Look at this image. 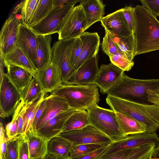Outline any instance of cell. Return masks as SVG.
<instances>
[{
    "label": "cell",
    "instance_id": "ee69618b",
    "mask_svg": "<svg viewBox=\"0 0 159 159\" xmlns=\"http://www.w3.org/2000/svg\"><path fill=\"white\" fill-rule=\"evenodd\" d=\"M109 145L88 154L70 158V159H98L102 155Z\"/></svg>",
    "mask_w": 159,
    "mask_h": 159
},
{
    "label": "cell",
    "instance_id": "ffe728a7",
    "mask_svg": "<svg viewBox=\"0 0 159 159\" xmlns=\"http://www.w3.org/2000/svg\"><path fill=\"white\" fill-rule=\"evenodd\" d=\"M45 97L46 106L37 125L36 131L49 120L70 108L66 100L58 96L51 93Z\"/></svg>",
    "mask_w": 159,
    "mask_h": 159
},
{
    "label": "cell",
    "instance_id": "d590c367",
    "mask_svg": "<svg viewBox=\"0 0 159 159\" xmlns=\"http://www.w3.org/2000/svg\"><path fill=\"white\" fill-rule=\"evenodd\" d=\"M23 104L24 102L20 101L13 114L11 121L7 124L6 126V135L9 139L15 138L17 135L19 115Z\"/></svg>",
    "mask_w": 159,
    "mask_h": 159
},
{
    "label": "cell",
    "instance_id": "9f6ffc18",
    "mask_svg": "<svg viewBox=\"0 0 159 159\" xmlns=\"http://www.w3.org/2000/svg\"><path fill=\"white\" fill-rule=\"evenodd\" d=\"M148 159H159L157 157H153L152 156H150Z\"/></svg>",
    "mask_w": 159,
    "mask_h": 159
},
{
    "label": "cell",
    "instance_id": "603a6c76",
    "mask_svg": "<svg viewBox=\"0 0 159 159\" xmlns=\"http://www.w3.org/2000/svg\"><path fill=\"white\" fill-rule=\"evenodd\" d=\"M80 4L87 20V29L95 22L101 21L104 17L106 5L102 1L81 0Z\"/></svg>",
    "mask_w": 159,
    "mask_h": 159
},
{
    "label": "cell",
    "instance_id": "7c38bea8",
    "mask_svg": "<svg viewBox=\"0 0 159 159\" xmlns=\"http://www.w3.org/2000/svg\"><path fill=\"white\" fill-rule=\"evenodd\" d=\"M21 23L17 14L13 11L5 21L0 33V54L2 57L16 48L19 27Z\"/></svg>",
    "mask_w": 159,
    "mask_h": 159
},
{
    "label": "cell",
    "instance_id": "7bdbcfd3",
    "mask_svg": "<svg viewBox=\"0 0 159 159\" xmlns=\"http://www.w3.org/2000/svg\"><path fill=\"white\" fill-rule=\"evenodd\" d=\"M123 13L129 27L133 34L134 30L133 7L131 6H126L122 8Z\"/></svg>",
    "mask_w": 159,
    "mask_h": 159
},
{
    "label": "cell",
    "instance_id": "ab89813d",
    "mask_svg": "<svg viewBox=\"0 0 159 159\" xmlns=\"http://www.w3.org/2000/svg\"><path fill=\"white\" fill-rule=\"evenodd\" d=\"M20 136L8 139L6 159H18V141Z\"/></svg>",
    "mask_w": 159,
    "mask_h": 159
},
{
    "label": "cell",
    "instance_id": "f5cc1de1",
    "mask_svg": "<svg viewBox=\"0 0 159 159\" xmlns=\"http://www.w3.org/2000/svg\"><path fill=\"white\" fill-rule=\"evenodd\" d=\"M0 140H2L5 138V130L4 128L2 122L0 124Z\"/></svg>",
    "mask_w": 159,
    "mask_h": 159
},
{
    "label": "cell",
    "instance_id": "277c9868",
    "mask_svg": "<svg viewBox=\"0 0 159 159\" xmlns=\"http://www.w3.org/2000/svg\"><path fill=\"white\" fill-rule=\"evenodd\" d=\"M98 88L95 84L68 85L62 84L51 94L66 100L70 108L78 111L88 110L99 103Z\"/></svg>",
    "mask_w": 159,
    "mask_h": 159
},
{
    "label": "cell",
    "instance_id": "44dd1931",
    "mask_svg": "<svg viewBox=\"0 0 159 159\" xmlns=\"http://www.w3.org/2000/svg\"><path fill=\"white\" fill-rule=\"evenodd\" d=\"M51 35H37L35 65L37 71L52 62V55L51 47Z\"/></svg>",
    "mask_w": 159,
    "mask_h": 159
},
{
    "label": "cell",
    "instance_id": "ac0fdd59",
    "mask_svg": "<svg viewBox=\"0 0 159 159\" xmlns=\"http://www.w3.org/2000/svg\"><path fill=\"white\" fill-rule=\"evenodd\" d=\"M105 30L119 37H127L133 34L124 16L122 8L104 16L101 21Z\"/></svg>",
    "mask_w": 159,
    "mask_h": 159
},
{
    "label": "cell",
    "instance_id": "bcb514c9",
    "mask_svg": "<svg viewBox=\"0 0 159 159\" xmlns=\"http://www.w3.org/2000/svg\"><path fill=\"white\" fill-rule=\"evenodd\" d=\"M46 106V101L45 97L42 102L37 111L31 129L34 132H36V127L37 124L42 117Z\"/></svg>",
    "mask_w": 159,
    "mask_h": 159
},
{
    "label": "cell",
    "instance_id": "4dcf8cb0",
    "mask_svg": "<svg viewBox=\"0 0 159 159\" xmlns=\"http://www.w3.org/2000/svg\"><path fill=\"white\" fill-rule=\"evenodd\" d=\"M110 34L118 51L129 61H133L135 57L134 40L133 34L127 37H119Z\"/></svg>",
    "mask_w": 159,
    "mask_h": 159
},
{
    "label": "cell",
    "instance_id": "f907efd6",
    "mask_svg": "<svg viewBox=\"0 0 159 159\" xmlns=\"http://www.w3.org/2000/svg\"><path fill=\"white\" fill-rule=\"evenodd\" d=\"M0 79L1 80L3 75L5 73L4 72V66L3 57L0 54Z\"/></svg>",
    "mask_w": 159,
    "mask_h": 159
},
{
    "label": "cell",
    "instance_id": "f1b7e54d",
    "mask_svg": "<svg viewBox=\"0 0 159 159\" xmlns=\"http://www.w3.org/2000/svg\"><path fill=\"white\" fill-rule=\"evenodd\" d=\"M43 92L36 79L33 77L26 86L20 92V101L25 104H31L36 102Z\"/></svg>",
    "mask_w": 159,
    "mask_h": 159
},
{
    "label": "cell",
    "instance_id": "484cf974",
    "mask_svg": "<svg viewBox=\"0 0 159 159\" xmlns=\"http://www.w3.org/2000/svg\"><path fill=\"white\" fill-rule=\"evenodd\" d=\"M7 74L11 82L20 92L32 79V74L25 69L16 66L6 67Z\"/></svg>",
    "mask_w": 159,
    "mask_h": 159
},
{
    "label": "cell",
    "instance_id": "d6a6232c",
    "mask_svg": "<svg viewBox=\"0 0 159 159\" xmlns=\"http://www.w3.org/2000/svg\"><path fill=\"white\" fill-rule=\"evenodd\" d=\"M45 94L43 92L38 100L35 102L28 105L24 115L22 135L25 134L32 129L36 113L40 104L44 98Z\"/></svg>",
    "mask_w": 159,
    "mask_h": 159
},
{
    "label": "cell",
    "instance_id": "ba28073f",
    "mask_svg": "<svg viewBox=\"0 0 159 159\" xmlns=\"http://www.w3.org/2000/svg\"><path fill=\"white\" fill-rule=\"evenodd\" d=\"M87 21L80 4L74 7L65 18L58 33V40L79 37L87 30Z\"/></svg>",
    "mask_w": 159,
    "mask_h": 159
},
{
    "label": "cell",
    "instance_id": "52a82bcc",
    "mask_svg": "<svg viewBox=\"0 0 159 159\" xmlns=\"http://www.w3.org/2000/svg\"><path fill=\"white\" fill-rule=\"evenodd\" d=\"M154 144H159V137L156 132L142 133L129 135L112 142L98 159H102L107 156L119 151Z\"/></svg>",
    "mask_w": 159,
    "mask_h": 159
},
{
    "label": "cell",
    "instance_id": "4fadbf2b",
    "mask_svg": "<svg viewBox=\"0 0 159 159\" xmlns=\"http://www.w3.org/2000/svg\"><path fill=\"white\" fill-rule=\"evenodd\" d=\"M37 44V34L21 23L19 27L16 46L20 49L36 69Z\"/></svg>",
    "mask_w": 159,
    "mask_h": 159
},
{
    "label": "cell",
    "instance_id": "6f0895ef",
    "mask_svg": "<svg viewBox=\"0 0 159 159\" xmlns=\"http://www.w3.org/2000/svg\"></svg>",
    "mask_w": 159,
    "mask_h": 159
},
{
    "label": "cell",
    "instance_id": "e0dca14e",
    "mask_svg": "<svg viewBox=\"0 0 159 159\" xmlns=\"http://www.w3.org/2000/svg\"><path fill=\"white\" fill-rule=\"evenodd\" d=\"M33 77L45 93H51L62 84L58 68L52 62L37 70Z\"/></svg>",
    "mask_w": 159,
    "mask_h": 159
},
{
    "label": "cell",
    "instance_id": "f6af8a7d",
    "mask_svg": "<svg viewBox=\"0 0 159 159\" xmlns=\"http://www.w3.org/2000/svg\"><path fill=\"white\" fill-rule=\"evenodd\" d=\"M147 93L148 102L159 106V86L148 89Z\"/></svg>",
    "mask_w": 159,
    "mask_h": 159
},
{
    "label": "cell",
    "instance_id": "8992f818",
    "mask_svg": "<svg viewBox=\"0 0 159 159\" xmlns=\"http://www.w3.org/2000/svg\"><path fill=\"white\" fill-rule=\"evenodd\" d=\"M75 5L67 4L54 7L43 20L29 27L37 35L58 34L65 18Z\"/></svg>",
    "mask_w": 159,
    "mask_h": 159
},
{
    "label": "cell",
    "instance_id": "74e56055",
    "mask_svg": "<svg viewBox=\"0 0 159 159\" xmlns=\"http://www.w3.org/2000/svg\"><path fill=\"white\" fill-rule=\"evenodd\" d=\"M105 32L101 47L102 51L109 57L116 53L118 49L111 34L106 30Z\"/></svg>",
    "mask_w": 159,
    "mask_h": 159
},
{
    "label": "cell",
    "instance_id": "60d3db41",
    "mask_svg": "<svg viewBox=\"0 0 159 159\" xmlns=\"http://www.w3.org/2000/svg\"><path fill=\"white\" fill-rule=\"evenodd\" d=\"M18 159H30L27 141L25 135H20L18 141Z\"/></svg>",
    "mask_w": 159,
    "mask_h": 159
},
{
    "label": "cell",
    "instance_id": "83f0119b",
    "mask_svg": "<svg viewBox=\"0 0 159 159\" xmlns=\"http://www.w3.org/2000/svg\"><path fill=\"white\" fill-rule=\"evenodd\" d=\"M157 146L154 144L134 148L123 149L112 153L102 159H128L154 152Z\"/></svg>",
    "mask_w": 159,
    "mask_h": 159
},
{
    "label": "cell",
    "instance_id": "816d5d0a",
    "mask_svg": "<svg viewBox=\"0 0 159 159\" xmlns=\"http://www.w3.org/2000/svg\"><path fill=\"white\" fill-rule=\"evenodd\" d=\"M153 152L131 158L128 159H148L150 156H153Z\"/></svg>",
    "mask_w": 159,
    "mask_h": 159
},
{
    "label": "cell",
    "instance_id": "681fc988",
    "mask_svg": "<svg viewBox=\"0 0 159 159\" xmlns=\"http://www.w3.org/2000/svg\"><path fill=\"white\" fill-rule=\"evenodd\" d=\"M8 139L6 138L0 140V159H6L7 143Z\"/></svg>",
    "mask_w": 159,
    "mask_h": 159
},
{
    "label": "cell",
    "instance_id": "3957f363",
    "mask_svg": "<svg viewBox=\"0 0 159 159\" xmlns=\"http://www.w3.org/2000/svg\"><path fill=\"white\" fill-rule=\"evenodd\" d=\"M159 86V79L140 80L124 75L107 95L132 102L148 104L147 91Z\"/></svg>",
    "mask_w": 159,
    "mask_h": 159
},
{
    "label": "cell",
    "instance_id": "6da1fadb",
    "mask_svg": "<svg viewBox=\"0 0 159 159\" xmlns=\"http://www.w3.org/2000/svg\"><path fill=\"white\" fill-rule=\"evenodd\" d=\"M133 9L135 56L159 50V21L142 6Z\"/></svg>",
    "mask_w": 159,
    "mask_h": 159
},
{
    "label": "cell",
    "instance_id": "2e32d148",
    "mask_svg": "<svg viewBox=\"0 0 159 159\" xmlns=\"http://www.w3.org/2000/svg\"><path fill=\"white\" fill-rule=\"evenodd\" d=\"M123 70L112 63L102 64L100 67L94 84L102 94L108 90L118 82L125 74Z\"/></svg>",
    "mask_w": 159,
    "mask_h": 159
},
{
    "label": "cell",
    "instance_id": "d4e9b609",
    "mask_svg": "<svg viewBox=\"0 0 159 159\" xmlns=\"http://www.w3.org/2000/svg\"><path fill=\"white\" fill-rule=\"evenodd\" d=\"M3 57L4 66H16L25 69L33 76L37 70L31 63L20 48L17 47Z\"/></svg>",
    "mask_w": 159,
    "mask_h": 159
},
{
    "label": "cell",
    "instance_id": "c3c4849f",
    "mask_svg": "<svg viewBox=\"0 0 159 159\" xmlns=\"http://www.w3.org/2000/svg\"><path fill=\"white\" fill-rule=\"evenodd\" d=\"M81 0H53V4L54 7L62 6L67 4L75 5Z\"/></svg>",
    "mask_w": 159,
    "mask_h": 159
},
{
    "label": "cell",
    "instance_id": "7402d4cb",
    "mask_svg": "<svg viewBox=\"0 0 159 159\" xmlns=\"http://www.w3.org/2000/svg\"><path fill=\"white\" fill-rule=\"evenodd\" d=\"M24 135L28 143L30 159H44L48 154L49 140L39 136L31 129Z\"/></svg>",
    "mask_w": 159,
    "mask_h": 159
},
{
    "label": "cell",
    "instance_id": "e575fe53",
    "mask_svg": "<svg viewBox=\"0 0 159 159\" xmlns=\"http://www.w3.org/2000/svg\"><path fill=\"white\" fill-rule=\"evenodd\" d=\"M107 145L101 144L73 145L70 152V158L88 154Z\"/></svg>",
    "mask_w": 159,
    "mask_h": 159
},
{
    "label": "cell",
    "instance_id": "836d02e7",
    "mask_svg": "<svg viewBox=\"0 0 159 159\" xmlns=\"http://www.w3.org/2000/svg\"><path fill=\"white\" fill-rule=\"evenodd\" d=\"M53 0H39L34 15L27 24L28 27L38 23L45 18L54 7Z\"/></svg>",
    "mask_w": 159,
    "mask_h": 159
},
{
    "label": "cell",
    "instance_id": "9c48e42d",
    "mask_svg": "<svg viewBox=\"0 0 159 159\" xmlns=\"http://www.w3.org/2000/svg\"><path fill=\"white\" fill-rule=\"evenodd\" d=\"M58 135L69 141L73 145H109L113 142L108 137L90 125L80 129L62 132Z\"/></svg>",
    "mask_w": 159,
    "mask_h": 159
},
{
    "label": "cell",
    "instance_id": "d6986e66",
    "mask_svg": "<svg viewBox=\"0 0 159 159\" xmlns=\"http://www.w3.org/2000/svg\"><path fill=\"white\" fill-rule=\"evenodd\" d=\"M79 111L70 108L49 120L35 132L39 136L49 140L62 133L64 125L68 119Z\"/></svg>",
    "mask_w": 159,
    "mask_h": 159
},
{
    "label": "cell",
    "instance_id": "11a10c76",
    "mask_svg": "<svg viewBox=\"0 0 159 159\" xmlns=\"http://www.w3.org/2000/svg\"><path fill=\"white\" fill-rule=\"evenodd\" d=\"M44 159H57L56 158L51 155L48 154Z\"/></svg>",
    "mask_w": 159,
    "mask_h": 159
},
{
    "label": "cell",
    "instance_id": "30bf717a",
    "mask_svg": "<svg viewBox=\"0 0 159 159\" xmlns=\"http://www.w3.org/2000/svg\"><path fill=\"white\" fill-rule=\"evenodd\" d=\"M76 38L58 40L52 48V62L57 66L63 84L69 80L71 70L69 65L70 53Z\"/></svg>",
    "mask_w": 159,
    "mask_h": 159
},
{
    "label": "cell",
    "instance_id": "9a60e30c",
    "mask_svg": "<svg viewBox=\"0 0 159 159\" xmlns=\"http://www.w3.org/2000/svg\"><path fill=\"white\" fill-rule=\"evenodd\" d=\"M98 61V55L87 61L65 84L81 85L95 84V81L99 69Z\"/></svg>",
    "mask_w": 159,
    "mask_h": 159
},
{
    "label": "cell",
    "instance_id": "f546056e",
    "mask_svg": "<svg viewBox=\"0 0 159 159\" xmlns=\"http://www.w3.org/2000/svg\"><path fill=\"white\" fill-rule=\"evenodd\" d=\"M89 125L88 111H80L68 119L64 125L62 133L80 129Z\"/></svg>",
    "mask_w": 159,
    "mask_h": 159
},
{
    "label": "cell",
    "instance_id": "cb8c5ba5",
    "mask_svg": "<svg viewBox=\"0 0 159 159\" xmlns=\"http://www.w3.org/2000/svg\"><path fill=\"white\" fill-rule=\"evenodd\" d=\"M72 146L69 141L57 135L48 141V153L57 159H70V154Z\"/></svg>",
    "mask_w": 159,
    "mask_h": 159
},
{
    "label": "cell",
    "instance_id": "f35d334b",
    "mask_svg": "<svg viewBox=\"0 0 159 159\" xmlns=\"http://www.w3.org/2000/svg\"><path fill=\"white\" fill-rule=\"evenodd\" d=\"M82 46L83 42L81 39L80 37L76 38L70 53L69 62L70 71L80 56Z\"/></svg>",
    "mask_w": 159,
    "mask_h": 159
},
{
    "label": "cell",
    "instance_id": "5b68a950",
    "mask_svg": "<svg viewBox=\"0 0 159 159\" xmlns=\"http://www.w3.org/2000/svg\"><path fill=\"white\" fill-rule=\"evenodd\" d=\"M87 110L90 125L108 137L113 142L127 136L120 128L114 111L100 107L97 104Z\"/></svg>",
    "mask_w": 159,
    "mask_h": 159
},
{
    "label": "cell",
    "instance_id": "8d00e7d4",
    "mask_svg": "<svg viewBox=\"0 0 159 159\" xmlns=\"http://www.w3.org/2000/svg\"><path fill=\"white\" fill-rule=\"evenodd\" d=\"M111 62L124 71H128L133 66L134 63L131 61L119 51L109 57Z\"/></svg>",
    "mask_w": 159,
    "mask_h": 159
},
{
    "label": "cell",
    "instance_id": "4316f807",
    "mask_svg": "<svg viewBox=\"0 0 159 159\" xmlns=\"http://www.w3.org/2000/svg\"><path fill=\"white\" fill-rule=\"evenodd\" d=\"M115 112L120 127L126 135L145 132L146 126L144 124L128 116Z\"/></svg>",
    "mask_w": 159,
    "mask_h": 159
},
{
    "label": "cell",
    "instance_id": "b9f144b4",
    "mask_svg": "<svg viewBox=\"0 0 159 159\" xmlns=\"http://www.w3.org/2000/svg\"><path fill=\"white\" fill-rule=\"evenodd\" d=\"M142 6L155 17L159 16V0H140Z\"/></svg>",
    "mask_w": 159,
    "mask_h": 159
},
{
    "label": "cell",
    "instance_id": "db71d44e",
    "mask_svg": "<svg viewBox=\"0 0 159 159\" xmlns=\"http://www.w3.org/2000/svg\"><path fill=\"white\" fill-rule=\"evenodd\" d=\"M157 156L159 157V144L155 148L152 157H157Z\"/></svg>",
    "mask_w": 159,
    "mask_h": 159
},
{
    "label": "cell",
    "instance_id": "5bb4252c",
    "mask_svg": "<svg viewBox=\"0 0 159 159\" xmlns=\"http://www.w3.org/2000/svg\"><path fill=\"white\" fill-rule=\"evenodd\" d=\"M79 37L83 42L82 50L79 57L70 71L69 79L84 62L97 55L99 50L100 39L97 33L84 32Z\"/></svg>",
    "mask_w": 159,
    "mask_h": 159
},
{
    "label": "cell",
    "instance_id": "680465c9",
    "mask_svg": "<svg viewBox=\"0 0 159 159\" xmlns=\"http://www.w3.org/2000/svg\"><path fill=\"white\" fill-rule=\"evenodd\" d=\"M159 130V129H158Z\"/></svg>",
    "mask_w": 159,
    "mask_h": 159
},
{
    "label": "cell",
    "instance_id": "8fae6325",
    "mask_svg": "<svg viewBox=\"0 0 159 159\" xmlns=\"http://www.w3.org/2000/svg\"><path fill=\"white\" fill-rule=\"evenodd\" d=\"M20 101V92L5 73L0 80V116L5 118L12 115Z\"/></svg>",
    "mask_w": 159,
    "mask_h": 159
},
{
    "label": "cell",
    "instance_id": "1f68e13d",
    "mask_svg": "<svg viewBox=\"0 0 159 159\" xmlns=\"http://www.w3.org/2000/svg\"><path fill=\"white\" fill-rule=\"evenodd\" d=\"M39 0L22 1L14 8L13 12H20L21 23L27 25L32 18Z\"/></svg>",
    "mask_w": 159,
    "mask_h": 159
},
{
    "label": "cell",
    "instance_id": "7a4b0ae2",
    "mask_svg": "<svg viewBox=\"0 0 159 159\" xmlns=\"http://www.w3.org/2000/svg\"><path fill=\"white\" fill-rule=\"evenodd\" d=\"M106 103L115 112L128 116L146 126L145 133L156 132L159 128V106L135 102L107 95Z\"/></svg>",
    "mask_w": 159,
    "mask_h": 159
},
{
    "label": "cell",
    "instance_id": "7dc6e473",
    "mask_svg": "<svg viewBox=\"0 0 159 159\" xmlns=\"http://www.w3.org/2000/svg\"><path fill=\"white\" fill-rule=\"evenodd\" d=\"M29 104H25L24 103L20 111L18 117V128L17 136H18L22 134L23 127L24 115L26 109Z\"/></svg>",
    "mask_w": 159,
    "mask_h": 159
}]
</instances>
